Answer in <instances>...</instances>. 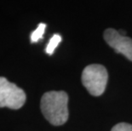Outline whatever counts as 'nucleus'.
Segmentation results:
<instances>
[{"label":"nucleus","instance_id":"1","mask_svg":"<svg viewBox=\"0 0 132 131\" xmlns=\"http://www.w3.org/2000/svg\"><path fill=\"white\" fill-rule=\"evenodd\" d=\"M68 95L65 91H49L41 98L43 115L52 125L60 126L68 119Z\"/></svg>","mask_w":132,"mask_h":131},{"label":"nucleus","instance_id":"2","mask_svg":"<svg viewBox=\"0 0 132 131\" xmlns=\"http://www.w3.org/2000/svg\"><path fill=\"white\" fill-rule=\"evenodd\" d=\"M108 73L105 66L100 64L87 66L82 72L83 85L94 96H99L105 91Z\"/></svg>","mask_w":132,"mask_h":131},{"label":"nucleus","instance_id":"3","mask_svg":"<svg viewBox=\"0 0 132 131\" xmlns=\"http://www.w3.org/2000/svg\"><path fill=\"white\" fill-rule=\"evenodd\" d=\"M26 94L17 85L0 77V107L20 109L26 102Z\"/></svg>","mask_w":132,"mask_h":131},{"label":"nucleus","instance_id":"4","mask_svg":"<svg viewBox=\"0 0 132 131\" xmlns=\"http://www.w3.org/2000/svg\"><path fill=\"white\" fill-rule=\"evenodd\" d=\"M104 39L117 53L123 55L132 61V39L123 36L115 29L108 28L104 32Z\"/></svg>","mask_w":132,"mask_h":131},{"label":"nucleus","instance_id":"5","mask_svg":"<svg viewBox=\"0 0 132 131\" xmlns=\"http://www.w3.org/2000/svg\"><path fill=\"white\" fill-rule=\"evenodd\" d=\"M46 28V24L44 23H40L37 27V29L34 30L32 33L31 34V42L32 43H37L43 37L44 32H45Z\"/></svg>","mask_w":132,"mask_h":131},{"label":"nucleus","instance_id":"6","mask_svg":"<svg viewBox=\"0 0 132 131\" xmlns=\"http://www.w3.org/2000/svg\"><path fill=\"white\" fill-rule=\"evenodd\" d=\"M61 37L59 34H55L53 35V37L50 38V40L48 43L46 47L45 51L48 55H52L54 53L55 48L58 46V44L61 43Z\"/></svg>","mask_w":132,"mask_h":131},{"label":"nucleus","instance_id":"7","mask_svg":"<svg viewBox=\"0 0 132 131\" xmlns=\"http://www.w3.org/2000/svg\"><path fill=\"white\" fill-rule=\"evenodd\" d=\"M111 131H132V125L127 123H120L115 125Z\"/></svg>","mask_w":132,"mask_h":131}]
</instances>
